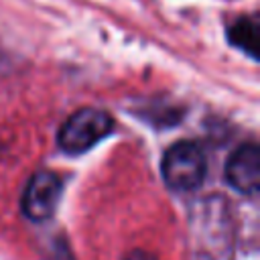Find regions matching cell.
<instances>
[{"label":"cell","instance_id":"obj_1","mask_svg":"<svg viewBox=\"0 0 260 260\" xmlns=\"http://www.w3.org/2000/svg\"><path fill=\"white\" fill-rule=\"evenodd\" d=\"M162 179L175 191L197 189L207 173V158L199 144L191 140L175 142L162 156Z\"/></svg>","mask_w":260,"mask_h":260},{"label":"cell","instance_id":"obj_2","mask_svg":"<svg viewBox=\"0 0 260 260\" xmlns=\"http://www.w3.org/2000/svg\"><path fill=\"white\" fill-rule=\"evenodd\" d=\"M114 128V120L106 110L81 108L73 112L59 128L57 142L69 154H79L98 144Z\"/></svg>","mask_w":260,"mask_h":260},{"label":"cell","instance_id":"obj_3","mask_svg":"<svg viewBox=\"0 0 260 260\" xmlns=\"http://www.w3.org/2000/svg\"><path fill=\"white\" fill-rule=\"evenodd\" d=\"M61 191H63V183L61 177L53 171H39L35 173L22 193V211L28 219L32 221H45L49 219L55 209L57 203L61 199Z\"/></svg>","mask_w":260,"mask_h":260},{"label":"cell","instance_id":"obj_5","mask_svg":"<svg viewBox=\"0 0 260 260\" xmlns=\"http://www.w3.org/2000/svg\"><path fill=\"white\" fill-rule=\"evenodd\" d=\"M230 41L240 47L242 51H246L250 57L256 59L258 55V22L252 16H244L238 18L232 26H230Z\"/></svg>","mask_w":260,"mask_h":260},{"label":"cell","instance_id":"obj_6","mask_svg":"<svg viewBox=\"0 0 260 260\" xmlns=\"http://www.w3.org/2000/svg\"><path fill=\"white\" fill-rule=\"evenodd\" d=\"M122 260H156V256L150 254V252H144V250H132V252L126 254Z\"/></svg>","mask_w":260,"mask_h":260},{"label":"cell","instance_id":"obj_4","mask_svg":"<svg viewBox=\"0 0 260 260\" xmlns=\"http://www.w3.org/2000/svg\"><path fill=\"white\" fill-rule=\"evenodd\" d=\"M225 179L228 183L242 191V193H254L260 185V152L256 142H246L238 146L228 165H225Z\"/></svg>","mask_w":260,"mask_h":260}]
</instances>
